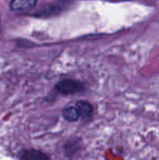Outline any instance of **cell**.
I'll use <instances>...</instances> for the list:
<instances>
[{
  "instance_id": "3957f363",
  "label": "cell",
  "mask_w": 159,
  "mask_h": 160,
  "mask_svg": "<svg viewBox=\"0 0 159 160\" xmlns=\"http://www.w3.org/2000/svg\"><path fill=\"white\" fill-rule=\"evenodd\" d=\"M20 160H50L49 156L38 149H24L20 154Z\"/></svg>"
},
{
  "instance_id": "5b68a950",
  "label": "cell",
  "mask_w": 159,
  "mask_h": 160,
  "mask_svg": "<svg viewBox=\"0 0 159 160\" xmlns=\"http://www.w3.org/2000/svg\"><path fill=\"white\" fill-rule=\"evenodd\" d=\"M63 11V7L59 6V4H48L45 8H42L39 12H36L34 17L36 18H50L56 17V15L60 14Z\"/></svg>"
},
{
  "instance_id": "277c9868",
  "label": "cell",
  "mask_w": 159,
  "mask_h": 160,
  "mask_svg": "<svg viewBox=\"0 0 159 160\" xmlns=\"http://www.w3.org/2000/svg\"><path fill=\"white\" fill-rule=\"evenodd\" d=\"M75 108H77V112H79V116L84 121H88L92 119L94 113V109H93V106L89 102L84 100L77 101V105H75Z\"/></svg>"
},
{
  "instance_id": "6da1fadb",
  "label": "cell",
  "mask_w": 159,
  "mask_h": 160,
  "mask_svg": "<svg viewBox=\"0 0 159 160\" xmlns=\"http://www.w3.org/2000/svg\"><path fill=\"white\" fill-rule=\"evenodd\" d=\"M56 91L61 95H72L84 91V85L74 80H62L56 85Z\"/></svg>"
},
{
  "instance_id": "7a4b0ae2",
  "label": "cell",
  "mask_w": 159,
  "mask_h": 160,
  "mask_svg": "<svg viewBox=\"0 0 159 160\" xmlns=\"http://www.w3.org/2000/svg\"><path fill=\"white\" fill-rule=\"evenodd\" d=\"M36 3L37 0H11L10 9L13 12L26 13L33 10Z\"/></svg>"
},
{
  "instance_id": "52a82bcc",
  "label": "cell",
  "mask_w": 159,
  "mask_h": 160,
  "mask_svg": "<svg viewBox=\"0 0 159 160\" xmlns=\"http://www.w3.org/2000/svg\"><path fill=\"white\" fill-rule=\"evenodd\" d=\"M0 32H1V17H0Z\"/></svg>"
},
{
  "instance_id": "8992f818",
  "label": "cell",
  "mask_w": 159,
  "mask_h": 160,
  "mask_svg": "<svg viewBox=\"0 0 159 160\" xmlns=\"http://www.w3.org/2000/svg\"><path fill=\"white\" fill-rule=\"evenodd\" d=\"M62 116L69 122H75L80 119L79 112H77L75 106H68L63 109L62 111Z\"/></svg>"
}]
</instances>
